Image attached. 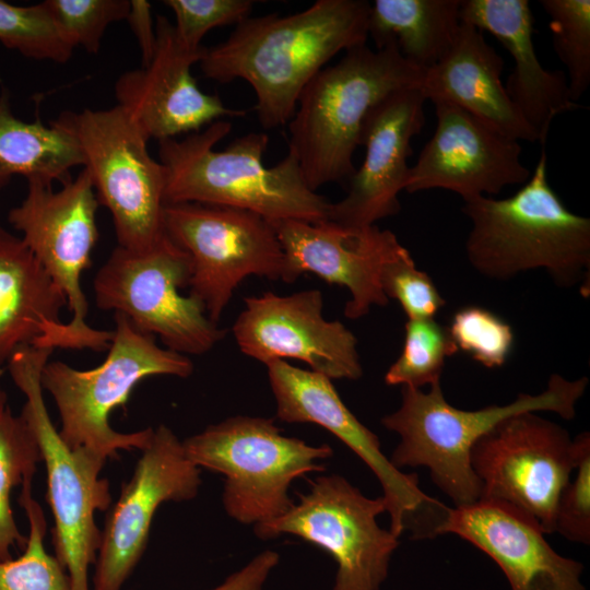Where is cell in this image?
Segmentation results:
<instances>
[{
	"label": "cell",
	"mask_w": 590,
	"mask_h": 590,
	"mask_svg": "<svg viewBox=\"0 0 590 590\" xmlns=\"http://www.w3.org/2000/svg\"><path fill=\"white\" fill-rule=\"evenodd\" d=\"M369 8L365 0H317L284 16H249L224 42L205 47L201 71L222 84L246 81L256 94L261 126L280 128L292 119L307 84L334 56L366 45Z\"/></svg>",
	"instance_id": "1"
},
{
	"label": "cell",
	"mask_w": 590,
	"mask_h": 590,
	"mask_svg": "<svg viewBox=\"0 0 590 590\" xmlns=\"http://www.w3.org/2000/svg\"><path fill=\"white\" fill-rule=\"evenodd\" d=\"M231 130V121L222 119L182 139L158 141L166 203L236 208L270 222L328 219L331 202L307 186L292 152L274 166H264L267 133L249 132L214 150Z\"/></svg>",
	"instance_id": "2"
},
{
	"label": "cell",
	"mask_w": 590,
	"mask_h": 590,
	"mask_svg": "<svg viewBox=\"0 0 590 590\" xmlns=\"http://www.w3.org/2000/svg\"><path fill=\"white\" fill-rule=\"evenodd\" d=\"M471 222L465 252L482 275L506 281L521 272L544 269L560 287L581 283L590 270V220L567 209L547 180L543 150L533 173L512 196H480L463 201Z\"/></svg>",
	"instance_id": "3"
},
{
	"label": "cell",
	"mask_w": 590,
	"mask_h": 590,
	"mask_svg": "<svg viewBox=\"0 0 590 590\" xmlns=\"http://www.w3.org/2000/svg\"><path fill=\"white\" fill-rule=\"evenodd\" d=\"M424 71L400 54L394 42L379 49L354 47L319 71L304 88L288 122V151L307 186L317 191L350 180L369 111L391 94L420 87Z\"/></svg>",
	"instance_id": "4"
},
{
	"label": "cell",
	"mask_w": 590,
	"mask_h": 590,
	"mask_svg": "<svg viewBox=\"0 0 590 590\" xmlns=\"http://www.w3.org/2000/svg\"><path fill=\"white\" fill-rule=\"evenodd\" d=\"M588 382L585 376L568 380L552 374L539 394L519 393L508 404L472 411L452 406L440 381L430 385L428 392L402 387L399 409L381 418L384 427L400 437L389 460L398 469L428 468L433 482L455 507L474 504L480 499V485L470 465L473 445L502 420L520 412L547 411L574 418Z\"/></svg>",
	"instance_id": "5"
},
{
	"label": "cell",
	"mask_w": 590,
	"mask_h": 590,
	"mask_svg": "<svg viewBox=\"0 0 590 590\" xmlns=\"http://www.w3.org/2000/svg\"><path fill=\"white\" fill-rule=\"evenodd\" d=\"M114 320L113 339L101 365L81 370L48 361L40 378L43 390L58 409L64 442L106 460L117 457L119 450H142L152 438L151 427L120 433L110 426L111 412L126 406L134 387L151 376L186 378L193 371L188 356L161 347L153 335L135 329L122 314L115 312Z\"/></svg>",
	"instance_id": "6"
},
{
	"label": "cell",
	"mask_w": 590,
	"mask_h": 590,
	"mask_svg": "<svg viewBox=\"0 0 590 590\" xmlns=\"http://www.w3.org/2000/svg\"><path fill=\"white\" fill-rule=\"evenodd\" d=\"M52 351L22 346L8 361L9 371L26 398L21 415L34 433L46 467L55 557L67 570L72 590H91L88 569L96 560L102 535L95 512L107 510L111 503L109 482L101 477L106 459L70 448L49 416L40 378Z\"/></svg>",
	"instance_id": "7"
},
{
	"label": "cell",
	"mask_w": 590,
	"mask_h": 590,
	"mask_svg": "<svg viewBox=\"0 0 590 590\" xmlns=\"http://www.w3.org/2000/svg\"><path fill=\"white\" fill-rule=\"evenodd\" d=\"M182 446L197 467L225 477L222 495L227 515L243 524L272 521L294 505L292 482L324 471L319 460L332 456L327 444L312 446L284 436L273 418L234 416L186 438Z\"/></svg>",
	"instance_id": "8"
},
{
	"label": "cell",
	"mask_w": 590,
	"mask_h": 590,
	"mask_svg": "<svg viewBox=\"0 0 590 590\" xmlns=\"http://www.w3.org/2000/svg\"><path fill=\"white\" fill-rule=\"evenodd\" d=\"M98 205L91 176L83 167L57 190L51 182L27 180L25 198L9 212L10 224L62 292L71 312V319L59 324L39 349L99 352L109 347L113 331L97 330L86 322L88 303L81 283L98 238Z\"/></svg>",
	"instance_id": "9"
},
{
	"label": "cell",
	"mask_w": 590,
	"mask_h": 590,
	"mask_svg": "<svg viewBox=\"0 0 590 590\" xmlns=\"http://www.w3.org/2000/svg\"><path fill=\"white\" fill-rule=\"evenodd\" d=\"M99 205L111 214L118 246L143 251L165 236V168L148 150V138L122 107L63 111Z\"/></svg>",
	"instance_id": "10"
},
{
	"label": "cell",
	"mask_w": 590,
	"mask_h": 590,
	"mask_svg": "<svg viewBox=\"0 0 590 590\" xmlns=\"http://www.w3.org/2000/svg\"><path fill=\"white\" fill-rule=\"evenodd\" d=\"M190 275L189 256L167 236L143 251L117 246L94 278L95 303L102 310L122 314L168 350L202 355L227 331L210 320L198 298L181 294Z\"/></svg>",
	"instance_id": "11"
},
{
	"label": "cell",
	"mask_w": 590,
	"mask_h": 590,
	"mask_svg": "<svg viewBox=\"0 0 590 590\" xmlns=\"http://www.w3.org/2000/svg\"><path fill=\"white\" fill-rule=\"evenodd\" d=\"M578 439L535 412L512 414L472 447L470 465L480 499L508 508L554 533L558 495L577 463Z\"/></svg>",
	"instance_id": "12"
},
{
	"label": "cell",
	"mask_w": 590,
	"mask_h": 590,
	"mask_svg": "<svg viewBox=\"0 0 590 590\" xmlns=\"http://www.w3.org/2000/svg\"><path fill=\"white\" fill-rule=\"evenodd\" d=\"M166 236L190 258V294L217 323L235 290L248 276L284 279L285 257L272 222L236 208L166 203Z\"/></svg>",
	"instance_id": "13"
},
{
	"label": "cell",
	"mask_w": 590,
	"mask_h": 590,
	"mask_svg": "<svg viewBox=\"0 0 590 590\" xmlns=\"http://www.w3.org/2000/svg\"><path fill=\"white\" fill-rule=\"evenodd\" d=\"M266 366L281 421L312 423L326 428L373 471L387 502L390 532L399 538L409 530L416 540L440 535L450 508L426 495L418 486L416 474L403 473L391 463L381 451L377 435L349 410L330 378L282 359Z\"/></svg>",
	"instance_id": "14"
},
{
	"label": "cell",
	"mask_w": 590,
	"mask_h": 590,
	"mask_svg": "<svg viewBox=\"0 0 590 590\" xmlns=\"http://www.w3.org/2000/svg\"><path fill=\"white\" fill-rule=\"evenodd\" d=\"M384 496L369 498L340 475L319 476L283 516L256 526L261 539L299 536L337 563L332 590H380L400 542L377 522Z\"/></svg>",
	"instance_id": "15"
},
{
	"label": "cell",
	"mask_w": 590,
	"mask_h": 590,
	"mask_svg": "<svg viewBox=\"0 0 590 590\" xmlns=\"http://www.w3.org/2000/svg\"><path fill=\"white\" fill-rule=\"evenodd\" d=\"M131 479L107 514L94 563L93 590H122L149 539L152 520L165 502L188 500L198 494L201 470L182 441L166 425L154 429L141 450Z\"/></svg>",
	"instance_id": "16"
},
{
	"label": "cell",
	"mask_w": 590,
	"mask_h": 590,
	"mask_svg": "<svg viewBox=\"0 0 590 590\" xmlns=\"http://www.w3.org/2000/svg\"><path fill=\"white\" fill-rule=\"evenodd\" d=\"M322 311L319 290L267 292L245 298L232 330L239 350L264 365L293 358L331 380L361 378L356 337L341 321L327 320Z\"/></svg>",
	"instance_id": "17"
},
{
	"label": "cell",
	"mask_w": 590,
	"mask_h": 590,
	"mask_svg": "<svg viewBox=\"0 0 590 590\" xmlns=\"http://www.w3.org/2000/svg\"><path fill=\"white\" fill-rule=\"evenodd\" d=\"M285 257L284 282L314 273L330 284L344 286L351 298L344 316L358 319L371 306H386L380 275L384 266L405 247L389 229L376 224L352 226L331 220L272 222Z\"/></svg>",
	"instance_id": "18"
},
{
	"label": "cell",
	"mask_w": 590,
	"mask_h": 590,
	"mask_svg": "<svg viewBox=\"0 0 590 590\" xmlns=\"http://www.w3.org/2000/svg\"><path fill=\"white\" fill-rule=\"evenodd\" d=\"M155 24L156 47L150 63L122 73L115 83L117 105L148 140L175 139L225 117L245 116V110L225 106L217 94L198 86L191 69L205 47L187 48L164 15H157Z\"/></svg>",
	"instance_id": "19"
},
{
	"label": "cell",
	"mask_w": 590,
	"mask_h": 590,
	"mask_svg": "<svg viewBox=\"0 0 590 590\" xmlns=\"http://www.w3.org/2000/svg\"><path fill=\"white\" fill-rule=\"evenodd\" d=\"M434 105L436 128L410 167L406 192L445 189L465 201L528 181L531 172L520 160L519 141L452 104Z\"/></svg>",
	"instance_id": "20"
},
{
	"label": "cell",
	"mask_w": 590,
	"mask_h": 590,
	"mask_svg": "<svg viewBox=\"0 0 590 590\" xmlns=\"http://www.w3.org/2000/svg\"><path fill=\"white\" fill-rule=\"evenodd\" d=\"M420 87L396 92L376 105L365 119L361 145L365 156L350 178L347 194L330 204L328 220L344 225H375L401 210L413 150L411 141L425 123Z\"/></svg>",
	"instance_id": "21"
},
{
	"label": "cell",
	"mask_w": 590,
	"mask_h": 590,
	"mask_svg": "<svg viewBox=\"0 0 590 590\" xmlns=\"http://www.w3.org/2000/svg\"><path fill=\"white\" fill-rule=\"evenodd\" d=\"M452 533L489 556L511 590H587L583 565L559 555L532 522L497 504L450 508L440 534Z\"/></svg>",
	"instance_id": "22"
},
{
	"label": "cell",
	"mask_w": 590,
	"mask_h": 590,
	"mask_svg": "<svg viewBox=\"0 0 590 590\" xmlns=\"http://www.w3.org/2000/svg\"><path fill=\"white\" fill-rule=\"evenodd\" d=\"M461 22L492 34L510 54L506 92L541 145L554 118L581 106L569 94L562 70H546L533 44L534 17L528 0H461Z\"/></svg>",
	"instance_id": "23"
},
{
	"label": "cell",
	"mask_w": 590,
	"mask_h": 590,
	"mask_svg": "<svg viewBox=\"0 0 590 590\" xmlns=\"http://www.w3.org/2000/svg\"><path fill=\"white\" fill-rule=\"evenodd\" d=\"M503 69L483 32L461 22L449 50L424 71L420 90L426 101L452 104L509 139L538 141L506 92Z\"/></svg>",
	"instance_id": "24"
},
{
	"label": "cell",
	"mask_w": 590,
	"mask_h": 590,
	"mask_svg": "<svg viewBox=\"0 0 590 590\" xmlns=\"http://www.w3.org/2000/svg\"><path fill=\"white\" fill-rule=\"evenodd\" d=\"M67 306L21 237L0 225V367L20 347H37L59 324Z\"/></svg>",
	"instance_id": "25"
},
{
	"label": "cell",
	"mask_w": 590,
	"mask_h": 590,
	"mask_svg": "<svg viewBox=\"0 0 590 590\" xmlns=\"http://www.w3.org/2000/svg\"><path fill=\"white\" fill-rule=\"evenodd\" d=\"M461 0H375L368 36L376 49L394 42L402 57L425 71L451 47L459 31Z\"/></svg>",
	"instance_id": "26"
},
{
	"label": "cell",
	"mask_w": 590,
	"mask_h": 590,
	"mask_svg": "<svg viewBox=\"0 0 590 590\" xmlns=\"http://www.w3.org/2000/svg\"><path fill=\"white\" fill-rule=\"evenodd\" d=\"M83 165L82 151L68 127L58 119L49 126L39 118L22 120L13 114L8 92L1 93L0 176L61 184L73 167Z\"/></svg>",
	"instance_id": "27"
},
{
	"label": "cell",
	"mask_w": 590,
	"mask_h": 590,
	"mask_svg": "<svg viewBox=\"0 0 590 590\" xmlns=\"http://www.w3.org/2000/svg\"><path fill=\"white\" fill-rule=\"evenodd\" d=\"M42 453L23 416L7 406L0 412V560L12 558L11 548L23 546L26 536L15 522L11 493L27 479H33Z\"/></svg>",
	"instance_id": "28"
},
{
	"label": "cell",
	"mask_w": 590,
	"mask_h": 590,
	"mask_svg": "<svg viewBox=\"0 0 590 590\" xmlns=\"http://www.w3.org/2000/svg\"><path fill=\"white\" fill-rule=\"evenodd\" d=\"M32 481H24L19 497L30 533L17 558L0 560V590H72L67 570L45 548L47 521L43 508L33 497Z\"/></svg>",
	"instance_id": "29"
},
{
	"label": "cell",
	"mask_w": 590,
	"mask_h": 590,
	"mask_svg": "<svg viewBox=\"0 0 590 590\" xmlns=\"http://www.w3.org/2000/svg\"><path fill=\"white\" fill-rule=\"evenodd\" d=\"M448 328L434 318L408 319L400 356L390 365L385 382L420 389L440 381L447 357L458 352Z\"/></svg>",
	"instance_id": "30"
},
{
	"label": "cell",
	"mask_w": 590,
	"mask_h": 590,
	"mask_svg": "<svg viewBox=\"0 0 590 590\" xmlns=\"http://www.w3.org/2000/svg\"><path fill=\"white\" fill-rule=\"evenodd\" d=\"M0 43L26 58L57 63L67 62L75 48L44 1L16 5L0 0Z\"/></svg>",
	"instance_id": "31"
},
{
	"label": "cell",
	"mask_w": 590,
	"mask_h": 590,
	"mask_svg": "<svg viewBox=\"0 0 590 590\" xmlns=\"http://www.w3.org/2000/svg\"><path fill=\"white\" fill-rule=\"evenodd\" d=\"M550 21L554 50L568 71V88L574 102L590 84V1L542 0Z\"/></svg>",
	"instance_id": "32"
},
{
	"label": "cell",
	"mask_w": 590,
	"mask_h": 590,
	"mask_svg": "<svg viewBox=\"0 0 590 590\" xmlns=\"http://www.w3.org/2000/svg\"><path fill=\"white\" fill-rule=\"evenodd\" d=\"M448 331L458 350L487 368L503 366L514 347L512 328L483 307L465 306L458 309Z\"/></svg>",
	"instance_id": "33"
},
{
	"label": "cell",
	"mask_w": 590,
	"mask_h": 590,
	"mask_svg": "<svg viewBox=\"0 0 590 590\" xmlns=\"http://www.w3.org/2000/svg\"><path fill=\"white\" fill-rule=\"evenodd\" d=\"M54 20L74 47L97 54L107 27L127 19L130 0H45Z\"/></svg>",
	"instance_id": "34"
},
{
	"label": "cell",
	"mask_w": 590,
	"mask_h": 590,
	"mask_svg": "<svg viewBox=\"0 0 590 590\" xmlns=\"http://www.w3.org/2000/svg\"><path fill=\"white\" fill-rule=\"evenodd\" d=\"M380 283L388 299L394 298L408 319L434 318L446 304L430 276L416 268L406 248L384 266Z\"/></svg>",
	"instance_id": "35"
},
{
	"label": "cell",
	"mask_w": 590,
	"mask_h": 590,
	"mask_svg": "<svg viewBox=\"0 0 590 590\" xmlns=\"http://www.w3.org/2000/svg\"><path fill=\"white\" fill-rule=\"evenodd\" d=\"M175 16V32L189 49L198 50L202 38L211 30L238 25L250 16L255 1L251 0H165Z\"/></svg>",
	"instance_id": "36"
},
{
	"label": "cell",
	"mask_w": 590,
	"mask_h": 590,
	"mask_svg": "<svg viewBox=\"0 0 590 590\" xmlns=\"http://www.w3.org/2000/svg\"><path fill=\"white\" fill-rule=\"evenodd\" d=\"M578 456L574 472L562 488L554 514V532L568 541L590 543V435H577Z\"/></svg>",
	"instance_id": "37"
},
{
	"label": "cell",
	"mask_w": 590,
	"mask_h": 590,
	"mask_svg": "<svg viewBox=\"0 0 590 590\" xmlns=\"http://www.w3.org/2000/svg\"><path fill=\"white\" fill-rule=\"evenodd\" d=\"M279 562L280 555L275 551L266 550L209 590H264L266 582Z\"/></svg>",
	"instance_id": "38"
},
{
	"label": "cell",
	"mask_w": 590,
	"mask_h": 590,
	"mask_svg": "<svg viewBox=\"0 0 590 590\" xmlns=\"http://www.w3.org/2000/svg\"><path fill=\"white\" fill-rule=\"evenodd\" d=\"M126 20L140 47L142 67H146L152 60L156 47V24L153 20L151 3L146 0H131Z\"/></svg>",
	"instance_id": "39"
},
{
	"label": "cell",
	"mask_w": 590,
	"mask_h": 590,
	"mask_svg": "<svg viewBox=\"0 0 590 590\" xmlns=\"http://www.w3.org/2000/svg\"><path fill=\"white\" fill-rule=\"evenodd\" d=\"M7 408V394L0 386V412Z\"/></svg>",
	"instance_id": "40"
},
{
	"label": "cell",
	"mask_w": 590,
	"mask_h": 590,
	"mask_svg": "<svg viewBox=\"0 0 590 590\" xmlns=\"http://www.w3.org/2000/svg\"><path fill=\"white\" fill-rule=\"evenodd\" d=\"M9 181H10V178L0 176V189L3 188Z\"/></svg>",
	"instance_id": "41"
}]
</instances>
